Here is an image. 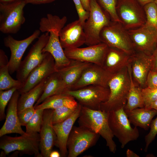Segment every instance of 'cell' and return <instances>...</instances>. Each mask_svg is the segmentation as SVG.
<instances>
[{
	"label": "cell",
	"mask_w": 157,
	"mask_h": 157,
	"mask_svg": "<svg viewBox=\"0 0 157 157\" xmlns=\"http://www.w3.org/2000/svg\"><path fill=\"white\" fill-rule=\"evenodd\" d=\"M21 0H0V3L8 4L13 3Z\"/></svg>",
	"instance_id": "obj_48"
},
{
	"label": "cell",
	"mask_w": 157,
	"mask_h": 157,
	"mask_svg": "<svg viewBox=\"0 0 157 157\" xmlns=\"http://www.w3.org/2000/svg\"><path fill=\"white\" fill-rule=\"evenodd\" d=\"M100 135L79 126H73L67 141V157H76L94 146Z\"/></svg>",
	"instance_id": "obj_10"
},
{
	"label": "cell",
	"mask_w": 157,
	"mask_h": 157,
	"mask_svg": "<svg viewBox=\"0 0 157 157\" xmlns=\"http://www.w3.org/2000/svg\"><path fill=\"white\" fill-rule=\"evenodd\" d=\"M35 111L33 106L27 108L17 113L19 122L22 126H26Z\"/></svg>",
	"instance_id": "obj_39"
},
{
	"label": "cell",
	"mask_w": 157,
	"mask_h": 157,
	"mask_svg": "<svg viewBox=\"0 0 157 157\" xmlns=\"http://www.w3.org/2000/svg\"><path fill=\"white\" fill-rule=\"evenodd\" d=\"M142 6L149 3L154 2L155 0H136Z\"/></svg>",
	"instance_id": "obj_46"
},
{
	"label": "cell",
	"mask_w": 157,
	"mask_h": 157,
	"mask_svg": "<svg viewBox=\"0 0 157 157\" xmlns=\"http://www.w3.org/2000/svg\"><path fill=\"white\" fill-rule=\"evenodd\" d=\"M109 47L101 42L84 48L66 49L64 51L69 59L101 66Z\"/></svg>",
	"instance_id": "obj_13"
},
{
	"label": "cell",
	"mask_w": 157,
	"mask_h": 157,
	"mask_svg": "<svg viewBox=\"0 0 157 157\" xmlns=\"http://www.w3.org/2000/svg\"><path fill=\"white\" fill-rule=\"evenodd\" d=\"M128 69L130 75V83L126 103L124 108L125 111H130L144 107L142 88L136 84L133 79L130 64L128 66Z\"/></svg>",
	"instance_id": "obj_28"
},
{
	"label": "cell",
	"mask_w": 157,
	"mask_h": 157,
	"mask_svg": "<svg viewBox=\"0 0 157 157\" xmlns=\"http://www.w3.org/2000/svg\"><path fill=\"white\" fill-rule=\"evenodd\" d=\"M127 157H139L140 156L130 149H128L126 151Z\"/></svg>",
	"instance_id": "obj_45"
},
{
	"label": "cell",
	"mask_w": 157,
	"mask_h": 157,
	"mask_svg": "<svg viewBox=\"0 0 157 157\" xmlns=\"http://www.w3.org/2000/svg\"><path fill=\"white\" fill-rule=\"evenodd\" d=\"M100 38L101 42L109 47L119 49L130 55L135 52L128 30L120 22L112 21L102 29Z\"/></svg>",
	"instance_id": "obj_7"
},
{
	"label": "cell",
	"mask_w": 157,
	"mask_h": 157,
	"mask_svg": "<svg viewBox=\"0 0 157 157\" xmlns=\"http://www.w3.org/2000/svg\"><path fill=\"white\" fill-rule=\"evenodd\" d=\"M112 20L109 15L101 7L97 0H90L88 18L83 26L88 46L100 42V34L102 29Z\"/></svg>",
	"instance_id": "obj_3"
},
{
	"label": "cell",
	"mask_w": 157,
	"mask_h": 157,
	"mask_svg": "<svg viewBox=\"0 0 157 157\" xmlns=\"http://www.w3.org/2000/svg\"><path fill=\"white\" fill-rule=\"evenodd\" d=\"M1 137L0 148L6 155L15 151L22 154L41 157L40 147V135L38 133H26L17 137L4 135Z\"/></svg>",
	"instance_id": "obj_4"
},
{
	"label": "cell",
	"mask_w": 157,
	"mask_h": 157,
	"mask_svg": "<svg viewBox=\"0 0 157 157\" xmlns=\"http://www.w3.org/2000/svg\"><path fill=\"white\" fill-rule=\"evenodd\" d=\"M36 111L26 126V133L34 134L39 133L43 121L44 110L35 109Z\"/></svg>",
	"instance_id": "obj_32"
},
{
	"label": "cell",
	"mask_w": 157,
	"mask_h": 157,
	"mask_svg": "<svg viewBox=\"0 0 157 157\" xmlns=\"http://www.w3.org/2000/svg\"><path fill=\"white\" fill-rule=\"evenodd\" d=\"M150 127V129L149 133L145 137V152L147 151L149 145L154 140L157 135V116L155 119L152 120Z\"/></svg>",
	"instance_id": "obj_38"
},
{
	"label": "cell",
	"mask_w": 157,
	"mask_h": 157,
	"mask_svg": "<svg viewBox=\"0 0 157 157\" xmlns=\"http://www.w3.org/2000/svg\"><path fill=\"white\" fill-rule=\"evenodd\" d=\"M9 60L4 51L0 50V91L7 90L17 88H21L23 82L13 79L10 76Z\"/></svg>",
	"instance_id": "obj_27"
},
{
	"label": "cell",
	"mask_w": 157,
	"mask_h": 157,
	"mask_svg": "<svg viewBox=\"0 0 157 157\" xmlns=\"http://www.w3.org/2000/svg\"><path fill=\"white\" fill-rule=\"evenodd\" d=\"M55 72L53 58L45 52L42 62L30 73L22 87L17 90L20 94L26 92Z\"/></svg>",
	"instance_id": "obj_15"
},
{
	"label": "cell",
	"mask_w": 157,
	"mask_h": 157,
	"mask_svg": "<svg viewBox=\"0 0 157 157\" xmlns=\"http://www.w3.org/2000/svg\"><path fill=\"white\" fill-rule=\"evenodd\" d=\"M56 0H24L26 4H46L52 2Z\"/></svg>",
	"instance_id": "obj_43"
},
{
	"label": "cell",
	"mask_w": 157,
	"mask_h": 157,
	"mask_svg": "<svg viewBox=\"0 0 157 157\" xmlns=\"http://www.w3.org/2000/svg\"><path fill=\"white\" fill-rule=\"evenodd\" d=\"M49 33L46 32L40 36L27 56L22 61L16 71L17 79L23 82L30 73L42 62L44 56L42 50L49 40Z\"/></svg>",
	"instance_id": "obj_11"
},
{
	"label": "cell",
	"mask_w": 157,
	"mask_h": 157,
	"mask_svg": "<svg viewBox=\"0 0 157 157\" xmlns=\"http://www.w3.org/2000/svg\"><path fill=\"white\" fill-rule=\"evenodd\" d=\"M128 32L135 51L151 54L157 44V29L145 24Z\"/></svg>",
	"instance_id": "obj_12"
},
{
	"label": "cell",
	"mask_w": 157,
	"mask_h": 157,
	"mask_svg": "<svg viewBox=\"0 0 157 157\" xmlns=\"http://www.w3.org/2000/svg\"><path fill=\"white\" fill-rule=\"evenodd\" d=\"M78 16V19L83 25L88 19L89 12L86 11L84 8L81 0H73Z\"/></svg>",
	"instance_id": "obj_40"
},
{
	"label": "cell",
	"mask_w": 157,
	"mask_h": 157,
	"mask_svg": "<svg viewBox=\"0 0 157 157\" xmlns=\"http://www.w3.org/2000/svg\"><path fill=\"white\" fill-rule=\"evenodd\" d=\"M59 38L63 49L79 47L86 41L83 25L78 19L67 24L60 31Z\"/></svg>",
	"instance_id": "obj_17"
},
{
	"label": "cell",
	"mask_w": 157,
	"mask_h": 157,
	"mask_svg": "<svg viewBox=\"0 0 157 157\" xmlns=\"http://www.w3.org/2000/svg\"><path fill=\"white\" fill-rule=\"evenodd\" d=\"M131 55L119 49L109 47L101 66L114 74L128 66Z\"/></svg>",
	"instance_id": "obj_23"
},
{
	"label": "cell",
	"mask_w": 157,
	"mask_h": 157,
	"mask_svg": "<svg viewBox=\"0 0 157 157\" xmlns=\"http://www.w3.org/2000/svg\"><path fill=\"white\" fill-rule=\"evenodd\" d=\"M78 104L73 97L65 93H61L49 97L40 104L34 106L35 109H53L63 106L75 109L78 107Z\"/></svg>",
	"instance_id": "obj_26"
},
{
	"label": "cell",
	"mask_w": 157,
	"mask_h": 157,
	"mask_svg": "<svg viewBox=\"0 0 157 157\" xmlns=\"http://www.w3.org/2000/svg\"><path fill=\"white\" fill-rule=\"evenodd\" d=\"M62 93L73 97L81 106L99 110L101 104L108 99L110 90L108 87L92 85L76 90H67Z\"/></svg>",
	"instance_id": "obj_8"
},
{
	"label": "cell",
	"mask_w": 157,
	"mask_h": 157,
	"mask_svg": "<svg viewBox=\"0 0 157 157\" xmlns=\"http://www.w3.org/2000/svg\"><path fill=\"white\" fill-rule=\"evenodd\" d=\"M62 79L58 72H55L47 78L43 93L34 106L42 103L47 98L61 94Z\"/></svg>",
	"instance_id": "obj_30"
},
{
	"label": "cell",
	"mask_w": 157,
	"mask_h": 157,
	"mask_svg": "<svg viewBox=\"0 0 157 157\" xmlns=\"http://www.w3.org/2000/svg\"><path fill=\"white\" fill-rule=\"evenodd\" d=\"M146 17L145 24L157 29V6L154 2L143 6Z\"/></svg>",
	"instance_id": "obj_33"
},
{
	"label": "cell",
	"mask_w": 157,
	"mask_h": 157,
	"mask_svg": "<svg viewBox=\"0 0 157 157\" xmlns=\"http://www.w3.org/2000/svg\"><path fill=\"white\" fill-rule=\"evenodd\" d=\"M53 109L44 110L40 131V147L41 157H49L56 141V135L53 127Z\"/></svg>",
	"instance_id": "obj_18"
},
{
	"label": "cell",
	"mask_w": 157,
	"mask_h": 157,
	"mask_svg": "<svg viewBox=\"0 0 157 157\" xmlns=\"http://www.w3.org/2000/svg\"><path fill=\"white\" fill-rule=\"evenodd\" d=\"M47 78L28 92L20 94L17 103V113L27 108L33 106L34 103L38 101L43 92Z\"/></svg>",
	"instance_id": "obj_29"
},
{
	"label": "cell",
	"mask_w": 157,
	"mask_h": 157,
	"mask_svg": "<svg viewBox=\"0 0 157 157\" xmlns=\"http://www.w3.org/2000/svg\"><path fill=\"white\" fill-rule=\"evenodd\" d=\"M144 107L149 109L151 104L157 100V88L151 89L147 87L141 88Z\"/></svg>",
	"instance_id": "obj_37"
},
{
	"label": "cell",
	"mask_w": 157,
	"mask_h": 157,
	"mask_svg": "<svg viewBox=\"0 0 157 157\" xmlns=\"http://www.w3.org/2000/svg\"><path fill=\"white\" fill-rule=\"evenodd\" d=\"M129 64L134 81L141 88L146 87L147 77L152 67L151 55L135 51L131 56Z\"/></svg>",
	"instance_id": "obj_19"
},
{
	"label": "cell",
	"mask_w": 157,
	"mask_h": 157,
	"mask_svg": "<svg viewBox=\"0 0 157 157\" xmlns=\"http://www.w3.org/2000/svg\"><path fill=\"white\" fill-rule=\"evenodd\" d=\"M67 21V18L65 16L60 18L57 15L48 14L46 17L41 19L39 30L42 32H49L52 30L60 31L65 26Z\"/></svg>",
	"instance_id": "obj_31"
},
{
	"label": "cell",
	"mask_w": 157,
	"mask_h": 157,
	"mask_svg": "<svg viewBox=\"0 0 157 157\" xmlns=\"http://www.w3.org/2000/svg\"><path fill=\"white\" fill-rule=\"evenodd\" d=\"M84 9L89 12L90 9V0H81Z\"/></svg>",
	"instance_id": "obj_44"
},
{
	"label": "cell",
	"mask_w": 157,
	"mask_h": 157,
	"mask_svg": "<svg viewBox=\"0 0 157 157\" xmlns=\"http://www.w3.org/2000/svg\"><path fill=\"white\" fill-rule=\"evenodd\" d=\"M81 108V105L79 104L74 112L69 118L63 122L53 124L56 135L55 146L59 148L61 157L67 156V141L74 125L79 117Z\"/></svg>",
	"instance_id": "obj_20"
},
{
	"label": "cell",
	"mask_w": 157,
	"mask_h": 157,
	"mask_svg": "<svg viewBox=\"0 0 157 157\" xmlns=\"http://www.w3.org/2000/svg\"><path fill=\"white\" fill-rule=\"evenodd\" d=\"M113 74L101 66L92 63L84 70L71 90H77L92 85L108 87V82Z\"/></svg>",
	"instance_id": "obj_16"
},
{
	"label": "cell",
	"mask_w": 157,
	"mask_h": 157,
	"mask_svg": "<svg viewBox=\"0 0 157 157\" xmlns=\"http://www.w3.org/2000/svg\"><path fill=\"white\" fill-rule=\"evenodd\" d=\"M26 3L21 0L8 4L0 3V31L4 34H15L25 22L23 9Z\"/></svg>",
	"instance_id": "obj_5"
},
{
	"label": "cell",
	"mask_w": 157,
	"mask_h": 157,
	"mask_svg": "<svg viewBox=\"0 0 157 157\" xmlns=\"http://www.w3.org/2000/svg\"><path fill=\"white\" fill-rule=\"evenodd\" d=\"M130 83L128 66L114 74L108 83L110 90L109 98L101 104L100 110L109 112L124 108L126 103Z\"/></svg>",
	"instance_id": "obj_2"
},
{
	"label": "cell",
	"mask_w": 157,
	"mask_h": 157,
	"mask_svg": "<svg viewBox=\"0 0 157 157\" xmlns=\"http://www.w3.org/2000/svg\"><path fill=\"white\" fill-rule=\"evenodd\" d=\"M20 93L17 90L14 93L8 104L6 120L0 130V137L8 134L25 133L22 129L17 113V103Z\"/></svg>",
	"instance_id": "obj_21"
},
{
	"label": "cell",
	"mask_w": 157,
	"mask_h": 157,
	"mask_svg": "<svg viewBox=\"0 0 157 157\" xmlns=\"http://www.w3.org/2000/svg\"><path fill=\"white\" fill-rule=\"evenodd\" d=\"M152 67L151 70L157 72V44L151 55Z\"/></svg>",
	"instance_id": "obj_42"
},
{
	"label": "cell",
	"mask_w": 157,
	"mask_h": 157,
	"mask_svg": "<svg viewBox=\"0 0 157 157\" xmlns=\"http://www.w3.org/2000/svg\"><path fill=\"white\" fill-rule=\"evenodd\" d=\"M108 115L109 112L81 106L78 123L79 126L102 136L106 140L110 151L115 153L117 146L113 140L114 136L109 126Z\"/></svg>",
	"instance_id": "obj_1"
},
{
	"label": "cell",
	"mask_w": 157,
	"mask_h": 157,
	"mask_svg": "<svg viewBox=\"0 0 157 157\" xmlns=\"http://www.w3.org/2000/svg\"><path fill=\"white\" fill-rule=\"evenodd\" d=\"M108 123L114 135L123 148L130 141L137 140L139 136L137 127L132 128L124 108L109 112Z\"/></svg>",
	"instance_id": "obj_6"
},
{
	"label": "cell",
	"mask_w": 157,
	"mask_h": 157,
	"mask_svg": "<svg viewBox=\"0 0 157 157\" xmlns=\"http://www.w3.org/2000/svg\"><path fill=\"white\" fill-rule=\"evenodd\" d=\"M76 108H72L63 106L53 109V124L60 123L65 120L73 113Z\"/></svg>",
	"instance_id": "obj_35"
},
{
	"label": "cell",
	"mask_w": 157,
	"mask_h": 157,
	"mask_svg": "<svg viewBox=\"0 0 157 157\" xmlns=\"http://www.w3.org/2000/svg\"><path fill=\"white\" fill-rule=\"evenodd\" d=\"M61 157L60 153L56 151H52L50 154L49 157Z\"/></svg>",
	"instance_id": "obj_47"
},
{
	"label": "cell",
	"mask_w": 157,
	"mask_h": 157,
	"mask_svg": "<svg viewBox=\"0 0 157 157\" xmlns=\"http://www.w3.org/2000/svg\"><path fill=\"white\" fill-rule=\"evenodd\" d=\"M116 11L121 23L128 30L138 28L146 22L143 7L136 0H117Z\"/></svg>",
	"instance_id": "obj_9"
},
{
	"label": "cell",
	"mask_w": 157,
	"mask_h": 157,
	"mask_svg": "<svg viewBox=\"0 0 157 157\" xmlns=\"http://www.w3.org/2000/svg\"><path fill=\"white\" fill-rule=\"evenodd\" d=\"M146 86L151 89L157 88V72L150 71L147 77Z\"/></svg>",
	"instance_id": "obj_41"
},
{
	"label": "cell",
	"mask_w": 157,
	"mask_h": 157,
	"mask_svg": "<svg viewBox=\"0 0 157 157\" xmlns=\"http://www.w3.org/2000/svg\"><path fill=\"white\" fill-rule=\"evenodd\" d=\"M71 60L67 67L58 72L62 79L61 93L71 90L80 78L84 70L91 63Z\"/></svg>",
	"instance_id": "obj_24"
},
{
	"label": "cell",
	"mask_w": 157,
	"mask_h": 157,
	"mask_svg": "<svg viewBox=\"0 0 157 157\" xmlns=\"http://www.w3.org/2000/svg\"><path fill=\"white\" fill-rule=\"evenodd\" d=\"M18 89L13 88L9 89L0 91V120L1 121L6 117L5 108L10 100L14 93Z\"/></svg>",
	"instance_id": "obj_36"
},
{
	"label": "cell",
	"mask_w": 157,
	"mask_h": 157,
	"mask_svg": "<svg viewBox=\"0 0 157 157\" xmlns=\"http://www.w3.org/2000/svg\"><path fill=\"white\" fill-rule=\"evenodd\" d=\"M154 2L156 4V6H157V0H155V1H154Z\"/></svg>",
	"instance_id": "obj_50"
},
{
	"label": "cell",
	"mask_w": 157,
	"mask_h": 157,
	"mask_svg": "<svg viewBox=\"0 0 157 157\" xmlns=\"http://www.w3.org/2000/svg\"><path fill=\"white\" fill-rule=\"evenodd\" d=\"M125 111L131 123L145 130L149 128L153 118L157 114L156 110L144 107Z\"/></svg>",
	"instance_id": "obj_25"
},
{
	"label": "cell",
	"mask_w": 157,
	"mask_h": 157,
	"mask_svg": "<svg viewBox=\"0 0 157 157\" xmlns=\"http://www.w3.org/2000/svg\"><path fill=\"white\" fill-rule=\"evenodd\" d=\"M101 7L110 16L112 21L120 22L116 11L117 0H97Z\"/></svg>",
	"instance_id": "obj_34"
},
{
	"label": "cell",
	"mask_w": 157,
	"mask_h": 157,
	"mask_svg": "<svg viewBox=\"0 0 157 157\" xmlns=\"http://www.w3.org/2000/svg\"><path fill=\"white\" fill-rule=\"evenodd\" d=\"M59 32L57 30L49 32V40L42 50L43 53L48 52L52 56L55 61V69L57 72L68 66L71 61L66 56L60 44Z\"/></svg>",
	"instance_id": "obj_22"
},
{
	"label": "cell",
	"mask_w": 157,
	"mask_h": 157,
	"mask_svg": "<svg viewBox=\"0 0 157 157\" xmlns=\"http://www.w3.org/2000/svg\"><path fill=\"white\" fill-rule=\"evenodd\" d=\"M40 32L39 30H36L30 36L21 40L15 39L10 35H8L4 38V46L9 48L11 52L9 60V71L10 74L17 71L25 51L34 40L39 37Z\"/></svg>",
	"instance_id": "obj_14"
},
{
	"label": "cell",
	"mask_w": 157,
	"mask_h": 157,
	"mask_svg": "<svg viewBox=\"0 0 157 157\" xmlns=\"http://www.w3.org/2000/svg\"><path fill=\"white\" fill-rule=\"evenodd\" d=\"M149 109H153L157 111V100L152 102L150 104Z\"/></svg>",
	"instance_id": "obj_49"
}]
</instances>
